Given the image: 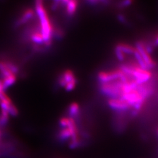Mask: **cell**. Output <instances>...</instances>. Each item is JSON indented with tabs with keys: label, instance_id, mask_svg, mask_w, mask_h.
<instances>
[{
	"label": "cell",
	"instance_id": "1",
	"mask_svg": "<svg viewBox=\"0 0 158 158\" xmlns=\"http://www.w3.org/2000/svg\"><path fill=\"white\" fill-rule=\"evenodd\" d=\"M35 11L39 18V24L42 36L44 37L46 46H49L52 43L53 29L42 1L35 2Z\"/></svg>",
	"mask_w": 158,
	"mask_h": 158
},
{
	"label": "cell",
	"instance_id": "2",
	"mask_svg": "<svg viewBox=\"0 0 158 158\" xmlns=\"http://www.w3.org/2000/svg\"><path fill=\"white\" fill-rule=\"evenodd\" d=\"M58 83L66 90H72L76 85V78L71 70H66L59 77Z\"/></svg>",
	"mask_w": 158,
	"mask_h": 158
},
{
	"label": "cell",
	"instance_id": "3",
	"mask_svg": "<svg viewBox=\"0 0 158 158\" xmlns=\"http://www.w3.org/2000/svg\"><path fill=\"white\" fill-rule=\"evenodd\" d=\"M136 49L139 52L144 62L147 64L148 69L152 68L155 66V62L151 56L149 52L148 51L147 47L142 42H138L136 44Z\"/></svg>",
	"mask_w": 158,
	"mask_h": 158
},
{
	"label": "cell",
	"instance_id": "4",
	"mask_svg": "<svg viewBox=\"0 0 158 158\" xmlns=\"http://www.w3.org/2000/svg\"><path fill=\"white\" fill-rule=\"evenodd\" d=\"M108 104L114 110L119 112L125 111L131 108L130 104L122 98H110Z\"/></svg>",
	"mask_w": 158,
	"mask_h": 158
},
{
	"label": "cell",
	"instance_id": "5",
	"mask_svg": "<svg viewBox=\"0 0 158 158\" xmlns=\"http://www.w3.org/2000/svg\"><path fill=\"white\" fill-rule=\"evenodd\" d=\"M61 6L65 10L68 17H72L76 12L77 2L76 1H59Z\"/></svg>",
	"mask_w": 158,
	"mask_h": 158
},
{
	"label": "cell",
	"instance_id": "6",
	"mask_svg": "<svg viewBox=\"0 0 158 158\" xmlns=\"http://www.w3.org/2000/svg\"><path fill=\"white\" fill-rule=\"evenodd\" d=\"M34 17V11L32 10H27L23 13L21 16L18 19L17 24L18 25H21L24 23L29 22Z\"/></svg>",
	"mask_w": 158,
	"mask_h": 158
},
{
	"label": "cell",
	"instance_id": "7",
	"mask_svg": "<svg viewBox=\"0 0 158 158\" xmlns=\"http://www.w3.org/2000/svg\"><path fill=\"white\" fill-rule=\"evenodd\" d=\"M16 80H17V75L15 74H12L3 78L2 80V81L4 90H6V89L11 87L12 85H14L15 83Z\"/></svg>",
	"mask_w": 158,
	"mask_h": 158
},
{
	"label": "cell",
	"instance_id": "8",
	"mask_svg": "<svg viewBox=\"0 0 158 158\" xmlns=\"http://www.w3.org/2000/svg\"><path fill=\"white\" fill-rule=\"evenodd\" d=\"M80 113V107L79 105L76 103H73L70 105L69 108V113L70 114V117L74 118L79 115Z\"/></svg>",
	"mask_w": 158,
	"mask_h": 158
},
{
	"label": "cell",
	"instance_id": "9",
	"mask_svg": "<svg viewBox=\"0 0 158 158\" xmlns=\"http://www.w3.org/2000/svg\"><path fill=\"white\" fill-rule=\"evenodd\" d=\"M10 114L7 111L4 110H1V113L0 115V126L6 125L9 119Z\"/></svg>",
	"mask_w": 158,
	"mask_h": 158
},
{
	"label": "cell",
	"instance_id": "10",
	"mask_svg": "<svg viewBox=\"0 0 158 158\" xmlns=\"http://www.w3.org/2000/svg\"><path fill=\"white\" fill-rule=\"evenodd\" d=\"M131 3H132V1H124V2H123V3H122V6H128V5H130Z\"/></svg>",
	"mask_w": 158,
	"mask_h": 158
},
{
	"label": "cell",
	"instance_id": "11",
	"mask_svg": "<svg viewBox=\"0 0 158 158\" xmlns=\"http://www.w3.org/2000/svg\"><path fill=\"white\" fill-rule=\"evenodd\" d=\"M156 43L158 44V36H157V38H156Z\"/></svg>",
	"mask_w": 158,
	"mask_h": 158
},
{
	"label": "cell",
	"instance_id": "12",
	"mask_svg": "<svg viewBox=\"0 0 158 158\" xmlns=\"http://www.w3.org/2000/svg\"><path fill=\"white\" fill-rule=\"evenodd\" d=\"M1 131H0V138H1Z\"/></svg>",
	"mask_w": 158,
	"mask_h": 158
}]
</instances>
